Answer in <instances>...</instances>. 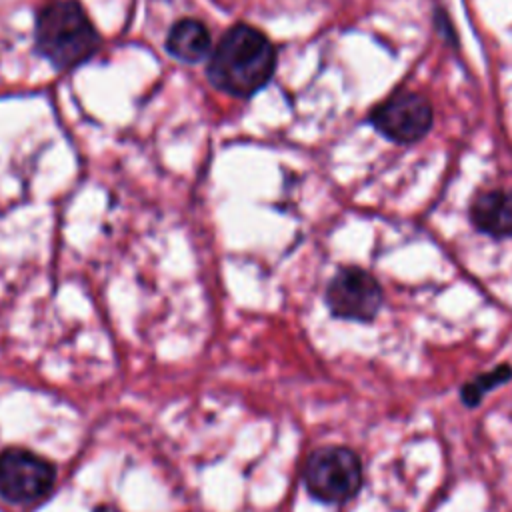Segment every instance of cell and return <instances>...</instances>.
Segmentation results:
<instances>
[{
    "instance_id": "10",
    "label": "cell",
    "mask_w": 512,
    "mask_h": 512,
    "mask_svg": "<svg viewBox=\"0 0 512 512\" xmlns=\"http://www.w3.org/2000/svg\"><path fill=\"white\" fill-rule=\"evenodd\" d=\"M98 512H112V508H108V506H100V508H98Z\"/></svg>"
},
{
    "instance_id": "2",
    "label": "cell",
    "mask_w": 512,
    "mask_h": 512,
    "mask_svg": "<svg viewBox=\"0 0 512 512\" xmlns=\"http://www.w3.org/2000/svg\"><path fill=\"white\" fill-rule=\"evenodd\" d=\"M38 52L58 70H72L100 48V34L76 0L44 6L34 28Z\"/></svg>"
},
{
    "instance_id": "3",
    "label": "cell",
    "mask_w": 512,
    "mask_h": 512,
    "mask_svg": "<svg viewBox=\"0 0 512 512\" xmlns=\"http://www.w3.org/2000/svg\"><path fill=\"white\" fill-rule=\"evenodd\" d=\"M304 484L316 500L342 504L354 498L362 486V462L344 446L318 448L304 464Z\"/></svg>"
},
{
    "instance_id": "8",
    "label": "cell",
    "mask_w": 512,
    "mask_h": 512,
    "mask_svg": "<svg viewBox=\"0 0 512 512\" xmlns=\"http://www.w3.org/2000/svg\"><path fill=\"white\" fill-rule=\"evenodd\" d=\"M164 46L172 58L186 64H196L210 54L212 36L200 20L182 18L168 30Z\"/></svg>"
},
{
    "instance_id": "4",
    "label": "cell",
    "mask_w": 512,
    "mask_h": 512,
    "mask_svg": "<svg viewBox=\"0 0 512 512\" xmlns=\"http://www.w3.org/2000/svg\"><path fill=\"white\" fill-rule=\"evenodd\" d=\"M56 482V468L46 458L24 450L0 452V496L12 504H36L44 500Z\"/></svg>"
},
{
    "instance_id": "7",
    "label": "cell",
    "mask_w": 512,
    "mask_h": 512,
    "mask_svg": "<svg viewBox=\"0 0 512 512\" xmlns=\"http://www.w3.org/2000/svg\"><path fill=\"white\" fill-rule=\"evenodd\" d=\"M470 220L476 230L492 236H512V190H488L474 198Z\"/></svg>"
},
{
    "instance_id": "9",
    "label": "cell",
    "mask_w": 512,
    "mask_h": 512,
    "mask_svg": "<svg viewBox=\"0 0 512 512\" xmlns=\"http://www.w3.org/2000/svg\"><path fill=\"white\" fill-rule=\"evenodd\" d=\"M512 380V366L508 364H500L496 366L494 370L490 372H484V374H478L474 380H470L468 384H464L460 388V396H462V402L468 406V408H474L482 402L484 394L504 382Z\"/></svg>"
},
{
    "instance_id": "1",
    "label": "cell",
    "mask_w": 512,
    "mask_h": 512,
    "mask_svg": "<svg viewBox=\"0 0 512 512\" xmlns=\"http://www.w3.org/2000/svg\"><path fill=\"white\" fill-rule=\"evenodd\" d=\"M276 70V48L250 24H234L212 48L208 80L228 96L248 98L262 90Z\"/></svg>"
},
{
    "instance_id": "6",
    "label": "cell",
    "mask_w": 512,
    "mask_h": 512,
    "mask_svg": "<svg viewBox=\"0 0 512 512\" xmlns=\"http://www.w3.org/2000/svg\"><path fill=\"white\" fill-rule=\"evenodd\" d=\"M372 124L386 138L412 144L428 134L432 126V106L420 94L400 92L374 108Z\"/></svg>"
},
{
    "instance_id": "5",
    "label": "cell",
    "mask_w": 512,
    "mask_h": 512,
    "mask_svg": "<svg viewBox=\"0 0 512 512\" xmlns=\"http://www.w3.org/2000/svg\"><path fill=\"white\" fill-rule=\"evenodd\" d=\"M384 302L378 280L362 268H340L326 288V304L336 318L368 322Z\"/></svg>"
}]
</instances>
